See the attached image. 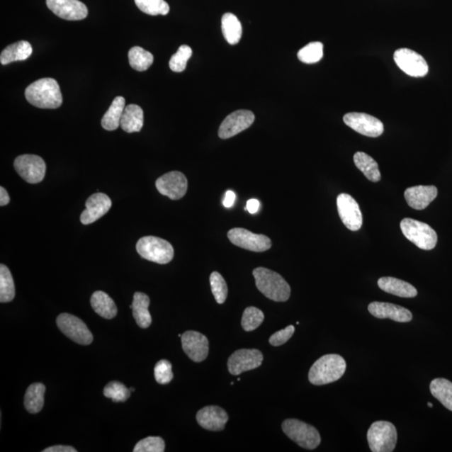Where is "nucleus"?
Segmentation results:
<instances>
[{"instance_id":"obj_22","label":"nucleus","mask_w":452,"mask_h":452,"mask_svg":"<svg viewBox=\"0 0 452 452\" xmlns=\"http://www.w3.org/2000/svg\"><path fill=\"white\" fill-rule=\"evenodd\" d=\"M436 187L433 186H413L405 192V200L409 206L417 210L426 209L437 196Z\"/></svg>"},{"instance_id":"obj_15","label":"nucleus","mask_w":452,"mask_h":452,"mask_svg":"<svg viewBox=\"0 0 452 452\" xmlns=\"http://www.w3.org/2000/svg\"><path fill=\"white\" fill-rule=\"evenodd\" d=\"M337 207L341 220L349 230L357 232L363 225V216L358 202L348 193H340L337 198Z\"/></svg>"},{"instance_id":"obj_27","label":"nucleus","mask_w":452,"mask_h":452,"mask_svg":"<svg viewBox=\"0 0 452 452\" xmlns=\"http://www.w3.org/2000/svg\"><path fill=\"white\" fill-rule=\"evenodd\" d=\"M91 304L94 311L106 320H112L118 315V307L113 300L101 290L92 294Z\"/></svg>"},{"instance_id":"obj_38","label":"nucleus","mask_w":452,"mask_h":452,"mask_svg":"<svg viewBox=\"0 0 452 452\" xmlns=\"http://www.w3.org/2000/svg\"><path fill=\"white\" fill-rule=\"evenodd\" d=\"M103 394L105 397L112 399L113 402H124L130 397L131 391L123 383L113 381L106 385Z\"/></svg>"},{"instance_id":"obj_2","label":"nucleus","mask_w":452,"mask_h":452,"mask_svg":"<svg viewBox=\"0 0 452 452\" xmlns=\"http://www.w3.org/2000/svg\"><path fill=\"white\" fill-rule=\"evenodd\" d=\"M347 364L339 354H326L313 363L308 373V380L315 385H324L341 379Z\"/></svg>"},{"instance_id":"obj_32","label":"nucleus","mask_w":452,"mask_h":452,"mask_svg":"<svg viewBox=\"0 0 452 452\" xmlns=\"http://www.w3.org/2000/svg\"><path fill=\"white\" fill-rule=\"evenodd\" d=\"M430 390L431 395L452 412V382L438 378L431 381Z\"/></svg>"},{"instance_id":"obj_1","label":"nucleus","mask_w":452,"mask_h":452,"mask_svg":"<svg viewBox=\"0 0 452 452\" xmlns=\"http://www.w3.org/2000/svg\"><path fill=\"white\" fill-rule=\"evenodd\" d=\"M26 98L34 107L43 109H57L63 101L61 89L53 78H43L27 87Z\"/></svg>"},{"instance_id":"obj_8","label":"nucleus","mask_w":452,"mask_h":452,"mask_svg":"<svg viewBox=\"0 0 452 452\" xmlns=\"http://www.w3.org/2000/svg\"><path fill=\"white\" fill-rule=\"evenodd\" d=\"M57 324L67 338L77 344L89 345L94 341V336L89 327L79 317L69 313H62L57 318Z\"/></svg>"},{"instance_id":"obj_41","label":"nucleus","mask_w":452,"mask_h":452,"mask_svg":"<svg viewBox=\"0 0 452 452\" xmlns=\"http://www.w3.org/2000/svg\"><path fill=\"white\" fill-rule=\"evenodd\" d=\"M165 451V442L159 436H149L137 442L133 449L135 452H164Z\"/></svg>"},{"instance_id":"obj_6","label":"nucleus","mask_w":452,"mask_h":452,"mask_svg":"<svg viewBox=\"0 0 452 452\" xmlns=\"http://www.w3.org/2000/svg\"><path fill=\"white\" fill-rule=\"evenodd\" d=\"M400 229L409 242L422 250L430 251L436 246V232L430 225L422 221L405 218L401 220Z\"/></svg>"},{"instance_id":"obj_14","label":"nucleus","mask_w":452,"mask_h":452,"mask_svg":"<svg viewBox=\"0 0 452 452\" xmlns=\"http://www.w3.org/2000/svg\"><path fill=\"white\" fill-rule=\"evenodd\" d=\"M263 354L258 349H239L230 355L228 359V370L232 375H239L243 372L255 370L260 367Z\"/></svg>"},{"instance_id":"obj_21","label":"nucleus","mask_w":452,"mask_h":452,"mask_svg":"<svg viewBox=\"0 0 452 452\" xmlns=\"http://www.w3.org/2000/svg\"><path fill=\"white\" fill-rule=\"evenodd\" d=\"M196 419L199 425L205 430L220 431L224 430L229 417L222 408L210 405L199 410Z\"/></svg>"},{"instance_id":"obj_26","label":"nucleus","mask_w":452,"mask_h":452,"mask_svg":"<svg viewBox=\"0 0 452 452\" xmlns=\"http://www.w3.org/2000/svg\"><path fill=\"white\" fill-rule=\"evenodd\" d=\"M33 52L31 45L26 40L18 41L9 45L1 52L0 62L8 64L15 62L25 61L29 58Z\"/></svg>"},{"instance_id":"obj_42","label":"nucleus","mask_w":452,"mask_h":452,"mask_svg":"<svg viewBox=\"0 0 452 452\" xmlns=\"http://www.w3.org/2000/svg\"><path fill=\"white\" fill-rule=\"evenodd\" d=\"M154 377L157 382L160 385L169 384L174 378L172 371V364L168 361H160L156 363L154 368Z\"/></svg>"},{"instance_id":"obj_28","label":"nucleus","mask_w":452,"mask_h":452,"mask_svg":"<svg viewBox=\"0 0 452 452\" xmlns=\"http://www.w3.org/2000/svg\"><path fill=\"white\" fill-rule=\"evenodd\" d=\"M126 101L123 96H117L111 104L107 113L101 119V126L107 131H114L120 127L121 119L125 109Z\"/></svg>"},{"instance_id":"obj_11","label":"nucleus","mask_w":452,"mask_h":452,"mask_svg":"<svg viewBox=\"0 0 452 452\" xmlns=\"http://www.w3.org/2000/svg\"><path fill=\"white\" fill-rule=\"evenodd\" d=\"M394 60L401 71L410 77H423L429 72L426 60L414 50L407 48L399 49L394 54Z\"/></svg>"},{"instance_id":"obj_49","label":"nucleus","mask_w":452,"mask_h":452,"mask_svg":"<svg viewBox=\"0 0 452 452\" xmlns=\"http://www.w3.org/2000/svg\"><path fill=\"white\" fill-rule=\"evenodd\" d=\"M135 388H131V389H130V391H131V392H133V391H135Z\"/></svg>"},{"instance_id":"obj_18","label":"nucleus","mask_w":452,"mask_h":452,"mask_svg":"<svg viewBox=\"0 0 452 452\" xmlns=\"http://www.w3.org/2000/svg\"><path fill=\"white\" fill-rule=\"evenodd\" d=\"M46 4L55 16L67 21L84 20L89 9L79 0H46Z\"/></svg>"},{"instance_id":"obj_20","label":"nucleus","mask_w":452,"mask_h":452,"mask_svg":"<svg viewBox=\"0 0 452 452\" xmlns=\"http://www.w3.org/2000/svg\"><path fill=\"white\" fill-rule=\"evenodd\" d=\"M368 312L371 315L380 320H389L397 322H409L412 320V312L401 306L395 305L393 303L373 302L368 307Z\"/></svg>"},{"instance_id":"obj_19","label":"nucleus","mask_w":452,"mask_h":452,"mask_svg":"<svg viewBox=\"0 0 452 452\" xmlns=\"http://www.w3.org/2000/svg\"><path fill=\"white\" fill-rule=\"evenodd\" d=\"M112 205V200L105 193H94L86 202V210L81 215V222L86 225L96 222L108 213Z\"/></svg>"},{"instance_id":"obj_7","label":"nucleus","mask_w":452,"mask_h":452,"mask_svg":"<svg viewBox=\"0 0 452 452\" xmlns=\"http://www.w3.org/2000/svg\"><path fill=\"white\" fill-rule=\"evenodd\" d=\"M367 439L373 452H391L397 442V431L389 422H373L368 429Z\"/></svg>"},{"instance_id":"obj_5","label":"nucleus","mask_w":452,"mask_h":452,"mask_svg":"<svg viewBox=\"0 0 452 452\" xmlns=\"http://www.w3.org/2000/svg\"><path fill=\"white\" fill-rule=\"evenodd\" d=\"M136 249L144 259L158 264H167L173 260L174 255L172 244L156 237H142L137 242Z\"/></svg>"},{"instance_id":"obj_30","label":"nucleus","mask_w":452,"mask_h":452,"mask_svg":"<svg viewBox=\"0 0 452 452\" xmlns=\"http://www.w3.org/2000/svg\"><path fill=\"white\" fill-rule=\"evenodd\" d=\"M45 386L41 383H35L27 389L25 396V407L30 414H37L43 409L45 403Z\"/></svg>"},{"instance_id":"obj_16","label":"nucleus","mask_w":452,"mask_h":452,"mask_svg":"<svg viewBox=\"0 0 452 452\" xmlns=\"http://www.w3.org/2000/svg\"><path fill=\"white\" fill-rule=\"evenodd\" d=\"M156 188L161 195L169 197L170 200H181L187 192L188 181L181 172H169L157 179Z\"/></svg>"},{"instance_id":"obj_12","label":"nucleus","mask_w":452,"mask_h":452,"mask_svg":"<svg viewBox=\"0 0 452 452\" xmlns=\"http://www.w3.org/2000/svg\"><path fill=\"white\" fill-rule=\"evenodd\" d=\"M344 122L355 132L364 136L378 137L384 132V125L380 120L366 113H347L344 115Z\"/></svg>"},{"instance_id":"obj_4","label":"nucleus","mask_w":452,"mask_h":452,"mask_svg":"<svg viewBox=\"0 0 452 452\" xmlns=\"http://www.w3.org/2000/svg\"><path fill=\"white\" fill-rule=\"evenodd\" d=\"M281 428L286 436L303 448L316 449L321 443V436L317 429L299 419H286Z\"/></svg>"},{"instance_id":"obj_48","label":"nucleus","mask_w":452,"mask_h":452,"mask_svg":"<svg viewBox=\"0 0 452 452\" xmlns=\"http://www.w3.org/2000/svg\"><path fill=\"white\" fill-rule=\"evenodd\" d=\"M428 407L432 408L433 405L431 403H428Z\"/></svg>"},{"instance_id":"obj_40","label":"nucleus","mask_w":452,"mask_h":452,"mask_svg":"<svg viewBox=\"0 0 452 452\" xmlns=\"http://www.w3.org/2000/svg\"><path fill=\"white\" fill-rule=\"evenodd\" d=\"M210 283L215 301L219 304H223L228 295L227 284H226L223 276L217 271L212 272Z\"/></svg>"},{"instance_id":"obj_36","label":"nucleus","mask_w":452,"mask_h":452,"mask_svg":"<svg viewBox=\"0 0 452 452\" xmlns=\"http://www.w3.org/2000/svg\"><path fill=\"white\" fill-rule=\"evenodd\" d=\"M264 313L259 308L248 307L244 309L242 318V326L247 332L256 330L264 321Z\"/></svg>"},{"instance_id":"obj_34","label":"nucleus","mask_w":452,"mask_h":452,"mask_svg":"<svg viewBox=\"0 0 452 452\" xmlns=\"http://www.w3.org/2000/svg\"><path fill=\"white\" fill-rule=\"evenodd\" d=\"M16 296V287L11 271L6 266H0V302L13 301Z\"/></svg>"},{"instance_id":"obj_25","label":"nucleus","mask_w":452,"mask_h":452,"mask_svg":"<svg viewBox=\"0 0 452 452\" xmlns=\"http://www.w3.org/2000/svg\"><path fill=\"white\" fill-rule=\"evenodd\" d=\"M144 111L140 106L130 104L124 109L120 127L128 133L138 132L144 126Z\"/></svg>"},{"instance_id":"obj_37","label":"nucleus","mask_w":452,"mask_h":452,"mask_svg":"<svg viewBox=\"0 0 452 452\" xmlns=\"http://www.w3.org/2000/svg\"><path fill=\"white\" fill-rule=\"evenodd\" d=\"M324 55V45L311 43L299 50L298 57L303 63L313 64L321 61Z\"/></svg>"},{"instance_id":"obj_46","label":"nucleus","mask_w":452,"mask_h":452,"mask_svg":"<svg viewBox=\"0 0 452 452\" xmlns=\"http://www.w3.org/2000/svg\"><path fill=\"white\" fill-rule=\"evenodd\" d=\"M235 193L233 191H228L225 193V200L223 201L224 206L226 208H230L232 207L235 200Z\"/></svg>"},{"instance_id":"obj_13","label":"nucleus","mask_w":452,"mask_h":452,"mask_svg":"<svg viewBox=\"0 0 452 452\" xmlns=\"http://www.w3.org/2000/svg\"><path fill=\"white\" fill-rule=\"evenodd\" d=\"M255 121V115L249 110H237L230 113L221 123L219 137L228 140L250 128Z\"/></svg>"},{"instance_id":"obj_23","label":"nucleus","mask_w":452,"mask_h":452,"mask_svg":"<svg viewBox=\"0 0 452 452\" xmlns=\"http://www.w3.org/2000/svg\"><path fill=\"white\" fill-rule=\"evenodd\" d=\"M379 288L387 293L400 298H412L417 296V290L407 281L390 276L381 278L378 281Z\"/></svg>"},{"instance_id":"obj_43","label":"nucleus","mask_w":452,"mask_h":452,"mask_svg":"<svg viewBox=\"0 0 452 452\" xmlns=\"http://www.w3.org/2000/svg\"><path fill=\"white\" fill-rule=\"evenodd\" d=\"M295 332V327L293 325H290L283 330L276 332V333L272 334L269 339V343L275 347L283 345L288 342V341L292 338Z\"/></svg>"},{"instance_id":"obj_39","label":"nucleus","mask_w":452,"mask_h":452,"mask_svg":"<svg viewBox=\"0 0 452 452\" xmlns=\"http://www.w3.org/2000/svg\"><path fill=\"white\" fill-rule=\"evenodd\" d=\"M192 49L190 46L183 45L178 52L172 55L169 61V67L174 72H182L186 70L187 62L192 57Z\"/></svg>"},{"instance_id":"obj_10","label":"nucleus","mask_w":452,"mask_h":452,"mask_svg":"<svg viewBox=\"0 0 452 452\" xmlns=\"http://www.w3.org/2000/svg\"><path fill=\"white\" fill-rule=\"evenodd\" d=\"M228 238L235 246L246 249L254 252H263L271 247V241L264 235L249 232L243 228H234L229 230Z\"/></svg>"},{"instance_id":"obj_9","label":"nucleus","mask_w":452,"mask_h":452,"mask_svg":"<svg viewBox=\"0 0 452 452\" xmlns=\"http://www.w3.org/2000/svg\"><path fill=\"white\" fill-rule=\"evenodd\" d=\"M13 166L18 174L28 183H38L45 178L46 165L44 159L40 156L34 154L18 156Z\"/></svg>"},{"instance_id":"obj_24","label":"nucleus","mask_w":452,"mask_h":452,"mask_svg":"<svg viewBox=\"0 0 452 452\" xmlns=\"http://www.w3.org/2000/svg\"><path fill=\"white\" fill-rule=\"evenodd\" d=\"M150 299L142 293H135L130 308L137 324L142 329H147L152 324V317L149 311Z\"/></svg>"},{"instance_id":"obj_33","label":"nucleus","mask_w":452,"mask_h":452,"mask_svg":"<svg viewBox=\"0 0 452 452\" xmlns=\"http://www.w3.org/2000/svg\"><path fill=\"white\" fill-rule=\"evenodd\" d=\"M129 64L137 72H145L154 63V55L140 46H135L128 52Z\"/></svg>"},{"instance_id":"obj_35","label":"nucleus","mask_w":452,"mask_h":452,"mask_svg":"<svg viewBox=\"0 0 452 452\" xmlns=\"http://www.w3.org/2000/svg\"><path fill=\"white\" fill-rule=\"evenodd\" d=\"M136 6L142 12L149 16H167L169 6L164 0H135Z\"/></svg>"},{"instance_id":"obj_44","label":"nucleus","mask_w":452,"mask_h":452,"mask_svg":"<svg viewBox=\"0 0 452 452\" xmlns=\"http://www.w3.org/2000/svg\"><path fill=\"white\" fill-rule=\"evenodd\" d=\"M44 452H77V450L72 446H55L48 447L43 451Z\"/></svg>"},{"instance_id":"obj_3","label":"nucleus","mask_w":452,"mask_h":452,"mask_svg":"<svg viewBox=\"0 0 452 452\" xmlns=\"http://www.w3.org/2000/svg\"><path fill=\"white\" fill-rule=\"evenodd\" d=\"M258 290L274 302H287L290 295L289 284L280 274L264 267L253 271Z\"/></svg>"},{"instance_id":"obj_47","label":"nucleus","mask_w":452,"mask_h":452,"mask_svg":"<svg viewBox=\"0 0 452 452\" xmlns=\"http://www.w3.org/2000/svg\"><path fill=\"white\" fill-rule=\"evenodd\" d=\"M9 201H11V198H9L6 188L0 187V205L6 206L9 204Z\"/></svg>"},{"instance_id":"obj_31","label":"nucleus","mask_w":452,"mask_h":452,"mask_svg":"<svg viewBox=\"0 0 452 452\" xmlns=\"http://www.w3.org/2000/svg\"><path fill=\"white\" fill-rule=\"evenodd\" d=\"M221 29L227 43L237 45L242 39V26L238 18L232 13H226L221 20Z\"/></svg>"},{"instance_id":"obj_45","label":"nucleus","mask_w":452,"mask_h":452,"mask_svg":"<svg viewBox=\"0 0 452 452\" xmlns=\"http://www.w3.org/2000/svg\"><path fill=\"white\" fill-rule=\"evenodd\" d=\"M260 209V202L256 199L249 200L247 203V210L249 213L256 214Z\"/></svg>"},{"instance_id":"obj_17","label":"nucleus","mask_w":452,"mask_h":452,"mask_svg":"<svg viewBox=\"0 0 452 452\" xmlns=\"http://www.w3.org/2000/svg\"><path fill=\"white\" fill-rule=\"evenodd\" d=\"M181 342L184 353L192 361L200 363L208 357L209 340L199 332H186L181 336Z\"/></svg>"},{"instance_id":"obj_29","label":"nucleus","mask_w":452,"mask_h":452,"mask_svg":"<svg viewBox=\"0 0 452 452\" xmlns=\"http://www.w3.org/2000/svg\"><path fill=\"white\" fill-rule=\"evenodd\" d=\"M354 161L356 167L366 175V177L372 182H379L381 179V174L376 161L370 155L363 152H358L354 156Z\"/></svg>"}]
</instances>
